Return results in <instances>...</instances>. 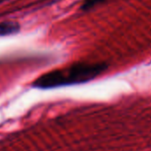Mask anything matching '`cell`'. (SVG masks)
<instances>
[{"instance_id": "cell-2", "label": "cell", "mask_w": 151, "mask_h": 151, "mask_svg": "<svg viewBox=\"0 0 151 151\" xmlns=\"http://www.w3.org/2000/svg\"><path fill=\"white\" fill-rule=\"evenodd\" d=\"M21 26L16 22H4L0 23V37L16 34L20 31Z\"/></svg>"}, {"instance_id": "cell-3", "label": "cell", "mask_w": 151, "mask_h": 151, "mask_svg": "<svg viewBox=\"0 0 151 151\" xmlns=\"http://www.w3.org/2000/svg\"><path fill=\"white\" fill-rule=\"evenodd\" d=\"M105 0H85L84 3L81 6V8L83 10H88L90 8H93V6L104 2Z\"/></svg>"}, {"instance_id": "cell-1", "label": "cell", "mask_w": 151, "mask_h": 151, "mask_svg": "<svg viewBox=\"0 0 151 151\" xmlns=\"http://www.w3.org/2000/svg\"><path fill=\"white\" fill-rule=\"evenodd\" d=\"M107 68L108 66L102 63L78 62L44 74L33 82L32 86L39 89H50L84 84L99 77Z\"/></svg>"}]
</instances>
